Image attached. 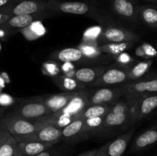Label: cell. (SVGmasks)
<instances>
[{
    "instance_id": "cell-6",
    "label": "cell",
    "mask_w": 157,
    "mask_h": 156,
    "mask_svg": "<svg viewBox=\"0 0 157 156\" xmlns=\"http://www.w3.org/2000/svg\"><path fill=\"white\" fill-rule=\"evenodd\" d=\"M127 102L131 110L132 122L134 124L144 119L156 110L157 93L142 95Z\"/></svg>"
},
{
    "instance_id": "cell-13",
    "label": "cell",
    "mask_w": 157,
    "mask_h": 156,
    "mask_svg": "<svg viewBox=\"0 0 157 156\" xmlns=\"http://www.w3.org/2000/svg\"><path fill=\"white\" fill-rule=\"evenodd\" d=\"M113 13L125 21L136 22L139 20L140 6L136 0H110Z\"/></svg>"
},
{
    "instance_id": "cell-32",
    "label": "cell",
    "mask_w": 157,
    "mask_h": 156,
    "mask_svg": "<svg viewBox=\"0 0 157 156\" xmlns=\"http://www.w3.org/2000/svg\"><path fill=\"white\" fill-rule=\"evenodd\" d=\"M136 54L145 60H149L157 57V50L150 44H144L136 49Z\"/></svg>"
},
{
    "instance_id": "cell-25",
    "label": "cell",
    "mask_w": 157,
    "mask_h": 156,
    "mask_svg": "<svg viewBox=\"0 0 157 156\" xmlns=\"http://www.w3.org/2000/svg\"><path fill=\"white\" fill-rule=\"evenodd\" d=\"M28 41H35L42 37L46 33V29L41 20L35 21L27 27L19 31Z\"/></svg>"
},
{
    "instance_id": "cell-24",
    "label": "cell",
    "mask_w": 157,
    "mask_h": 156,
    "mask_svg": "<svg viewBox=\"0 0 157 156\" xmlns=\"http://www.w3.org/2000/svg\"><path fill=\"white\" fill-rule=\"evenodd\" d=\"M113 105V104H104V105L87 106L78 113V119L106 116Z\"/></svg>"
},
{
    "instance_id": "cell-10",
    "label": "cell",
    "mask_w": 157,
    "mask_h": 156,
    "mask_svg": "<svg viewBox=\"0 0 157 156\" xmlns=\"http://www.w3.org/2000/svg\"><path fill=\"white\" fill-rule=\"evenodd\" d=\"M87 91V106L114 104L123 96L120 87H104Z\"/></svg>"
},
{
    "instance_id": "cell-2",
    "label": "cell",
    "mask_w": 157,
    "mask_h": 156,
    "mask_svg": "<svg viewBox=\"0 0 157 156\" xmlns=\"http://www.w3.org/2000/svg\"><path fill=\"white\" fill-rule=\"evenodd\" d=\"M48 11L53 12L72 14L78 15H90L98 21L104 19L98 9L90 3L85 2L59 1V0H46Z\"/></svg>"
},
{
    "instance_id": "cell-5",
    "label": "cell",
    "mask_w": 157,
    "mask_h": 156,
    "mask_svg": "<svg viewBox=\"0 0 157 156\" xmlns=\"http://www.w3.org/2000/svg\"><path fill=\"white\" fill-rule=\"evenodd\" d=\"M48 11L46 0H16L0 9V12L10 17L15 15H31Z\"/></svg>"
},
{
    "instance_id": "cell-12",
    "label": "cell",
    "mask_w": 157,
    "mask_h": 156,
    "mask_svg": "<svg viewBox=\"0 0 157 156\" xmlns=\"http://www.w3.org/2000/svg\"><path fill=\"white\" fill-rule=\"evenodd\" d=\"M62 134V128L45 125L38 128L34 132L14 137L18 142H54L57 144L61 142V137Z\"/></svg>"
},
{
    "instance_id": "cell-39",
    "label": "cell",
    "mask_w": 157,
    "mask_h": 156,
    "mask_svg": "<svg viewBox=\"0 0 157 156\" xmlns=\"http://www.w3.org/2000/svg\"><path fill=\"white\" fill-rule=\"evenodd\" d=\"M15 1H16V0H0V9L11 4Z\"/></svg>"
},
{
    "instance_id": "cell-36",
    "label": "cell",
    "mask_w": 157,
    "mask_h": 156,
    "mask_svg": "<svg viewBox=\"0 0 157 156\" xmlns=\"http://www.w3.org/2000/svg\"><path fill=\"white\" fill-rule=\"evenodd\" d=\"M61 71L64 72L65 74H67V73H70V72L73 71V70H74V67H73V64H72V63L64 62V64L61 66Z\"/></svg>"
},
{
    "instance_id": "cell-18",
    "label": "cell",
    "mask_w": 157,
    "mask_h": 156,
    "mask_svg": "<svg viewBox=\"0 0 157 156\" xmlns=\"http://www.w3.org/2000/svg\"><path fill=\"white\" fill-rule=\"evenodd\" d=\"M87 95L88 91L86 90L78 91V93L71 99L70 102L58 111L55 112L58 115H71L75 116L78 115L81 110L87 106Z\"/></svg>"
},
{
    "instance_id": "cell-27",
    "label": "cell",
    "mask_w": 157,
    "mask_h": 156,
    "mask_svg": "<svg viewBox=\"0 0 157 156\" xmlns=\"http://www.w3.org/2000/svg\"><path fill=\"white\" fill-rule=\"evenodd\" d=\"M134 43L125 42V43H111V44H105L99 46V49L101 53L108 54L117 56L120 54L124 52V50L131 48Z\"/></svg>"
},
{
    "instance_id": "cell-42",
    "label": "cell",
    "mask_w": 157,
    "mask_h": 156,
    "mask_svg": "<svg viewBox=\"0 0 157 156\" xmlns=\"http://www.w3.org/2000/svg\"><path fill=\"white\" fill-rule=\"evenodd\" d=\"M144 1L150 3H154V4H157V0H144Z\"/></svg>"
},
{
    "instance_id": "cell-7",
    "label": "cell",
    "mask_w": 157,
    "mask_h": 156,
    "mask_svg": "<svg viewBox=\"0 0 157 156\" xmlns=\"http://www.w3.org/2000/svg\"><path fill=\"white\" fill-rule=\"evenodd\" d=\"M140 39L139 35L131 31L123 28L108 25L103 28L102 32L98 39V45L111 43H135Z\"/></svg>"
},
{
    "instance_id": "cell-17",
    "label": "cell",
    "mask_w": 157,
    "mask_h": 156,
    "mask_svg": "<svg viewBox=\"0 0 157 156\" xmlns=\"http://www.w3.org/2000/svg\"><path fill=\"white\" fill-rule=\"evenodd\" d=\"M78 92H64L56 94L44 95L38 97L43 101V102L52 113L64 108L70 102L71 99L78 93Z\"/></svg>"
},
{
    "instance_id": "cell-21",
    "label": "cell",
    "mask_w": 157,
    "mask_h": 156,
    "mask_svg": "<svg viewBox=\"0 0 157 156\" xmlns=\"http://www.w3.org/2000/svg\"><path fill=\"white\" fill-rule=\"evenodd\" d=\"M20 150L25 156H35L43 151L52 148L55 143L41 142H18Z\"/></svg>"
},
{
    "instance_id": "cell-41",
    "label": "cell",
    "mask_w": 157,
    "mask_h": 156,
    "mask_svg": "<svg viewBox=\"0 0 157 156\" xmlns=\"http://www.w3.org/2000/svg\"><path fill=\"white\" fill-rule=\"evenodd\" d=\"M6 109L0 107V119H1V118L5 114H6Z\"/></svg>"
},
{
    "instance_id": "cell-20",
    "label": "cell",
    "mask_w": 157,
    "mask_h": 156,
    "mask_svg": "<svg viewBox=\"0 0 157 156\" xmlns=\"http://www.w3.org/2000/svg\"><path fill=\"white\" fill-rule=\"evenodd\" d=\"M54 84L64 92H76L85 90V85L77 80L75 77L65 75H58L52 77Z\"/></svg>"
},
{
    "instance_id": "cell-34",
    "label": "cell",
    "mask_w": 157,
    "mask_h": 156,
    "mask_svg": "<svg viewBox=\"0 0 157 156\" xmlns=\"http://www.w3.org/2000/svg\"><path fill=\"white\" fill-rule=\"evenodd\" d=\"M116 61L119 63L121 67H130V64L134 61V59L128 53L123 52L116 56Z\"/></svg>"
},
{
    "instance_id": "cell-37",
    "label": "cell",
    "mask_w": 157,
    "mask_h": 156,
    "mask_svg": "<svg viewBox=\"0 0 157 156\" xmlns=\"http://www.w3.org/2000/svg\"><path fill=\"white\" fill-rule=\"evenodd\" d=\"M97 151H98V148H94V149L88 150V151H84V152L81 153L80 154H78V156H95L96 154Z\"/></svg>"
},
{
    "instance_id": "cell-8",
    "label": "cell",
    "mask_w": 157,
    "mask_h": 156,
    "mask_svg": "<svg viewBox=\"0 0 157 156\" xmlns=\"http://www.w3.org/2000/svg\"><path fill=\"white\" fill-rule=\"evenodd\" d=\"M0 119L13 137L30 134L39 128L35 120L24 119L9 113H6Z\"/></svg>"
},
{
    "instance_id": "cell-43",
    "label": "cell",
    "mask_w": 157,
    "mask_h": 156,
    "mask_svg": "<svg viewBox=\"0 0 157 156\" xmlns=\"http://www.w3.org/2000/svg\"><path fill=\"white\" fill-rule=\"evenodd\" d=\"M155 115H156V116H157V109H156V112H155Z\"/></svg>"
},
{
    "instance_id": "cell-38",
    "label": "cell",
    "mask_w": 157,
    "mask_h": 156,
    "mask_svg": "<svg viewBox=\"0 0 157 156\" xmlns=\"http://www.w3.org/2000/svg\"><path fill=\"white\" fill-rule=\"evenodd\" d=\"M11 17L9 16V15H7V14H4L2 13V12H0V26H1L2 24H4L6 21H7Z\"/></svg>"
},
{
    "instance_id": "cell-35",
    "label": "cell",
    "mask_w": 157,
    "mask_h": 156,
    "mask_svg": "<svg viewBox=\"0 0 157 156\" xmlns=\"http://www.w3.org/2000/svg\"><path fill=\"white\" fill-rule=\"evenodd\" d=\"M12 136L5 124L0 119V148L6 143V141Z\"/></svg>"
},
{
    "instance_id": "cell-44",
    "label": "cell",
    "mask_w": 157,
    "mask_h": 156,
    "mask_svg": "<svg viewBox=\"0 0 157 156\" xmlns=\"http://www.w3.org/2000/svg\"><path fill=\"white\" fill-rule=\"evenodd\" d=\"M106 1H110V0H106Z\"/></svg>"
},
{
    "instance_id": "cell-11",
    "label": "cell",
    "mask_w": 157,
    "mask_h": 156,
    "mask_svg": "<svg viewBox=\"0 0 157 156\" xmlns=\"http://www.w3.org/2000/svg\"><path fill=\"white\" fill-rule=\"evenodd\" d=\"M133 133L134 129L132 128L113 140L107 142L98 148L95 156H122L133 138Z\"/></svg>"
},
{
    "instance_id": "cell-15",
    "label": "cell",
    "mask_w": 157,
    "mask_h": 156,
    "mask_svg": "<svg viewBox=\"0 0 157 156\" xmlns=\"http://www.w3.org/2000/svg\"><path fill=\"white\" fill-rule=\"evenodd\" d=\"M54 12L51 11L41 12L38 13L31 14V15H15L12 16L7 21L2 24L0 28L6 29V30H21L24 28L27 27L32 24L33 21L41 20V18H47V17L53 15Z\"/></svg>"
},
{
    "instance_id": "cell-4",
    "label": "cell",
    "mask_w": 157,
    "mask_h": 156,
    "mask_svg": "<svg viewBox=\"0 0 157 156\" xmlns=\"http://www.w3.org/2000/svg\"><path fill=\"white\" fill-rule=\"evenodd\" d=\"M8 113L18 116L24 119L35 120L51 114L52 113L43 102V101L38 96H37L32 99H25L21 101L12 111Z\"/></svg>"
},
{
    "instance_id": "cell-9",
    "label": "cell",
    "mask_w": 157,
    "mask_h": 156,
    "mask_svg": "<svg viewBox=\"0 0 157 156\" xmlns=\"http://www.w3.org/2000/svg\"><path fill=\"white\" fill-rule=\"evenodd\" d=\"M128 68L129 67H121V65L108 68L106 67L92 86L96 87H104L118 84H121V86L124 85L130 81L128 75Z\"/></svg>"
},
{
    "instance_id": "cell-22",
    "label": "cell",
    "mask_w": 157,
    "mask_h": 156,
    "mask_svg": "<svg viewBox=\"0 0 157 156\" xmlns=\"http://www.w3.org/2000/svg\"><path fill=\"white\" fill-rule=\"evenodd\" d=\"M51 58L61 62H76L84 58L78 47H67L51 54Z\"/></svg>"
},
{
    "instance_id": "cell-31",
    "label": "cell",
    "mask_w": 157,
    "mask_h": 156,
    "mask_svg": "<svg viewBox=\"0 0 157 156\" xmlns=\"http://www.w3.org/2000/svg\"><path fill=\"white\" fill-rule=\"evenodd\" d=\"M102 30L103 28L101 26H93V27L89 28L84 32L82 41L98 44V39L101 36Z\"/></svg>"
},
{
    "instance_id": "cell-23",
    "label": "cell",
    "mask_w": 157,
    "mask_h": 156,
    "mask_svg": "<svg viewBox=\"0 0 157 156\" xmlns=\"http://www.w3.org/2000/svg\"><path fill=\"white\" fill-rule=\"evenodd\" d=\"M138 17L147 26L157 29V7L153 5H144L139 8Z\"/></svg>"
},
{
    "instance_id": "cell-33",
    "label": "cell",
    "mask_w": 157,
    "mask_h": 156,
    "mask_svg": "<svg viewBox=\"0 0 157 156\" xmlns=\"http://www.w3.org/2000/svg\"><path fill=\"white\" fill-rule=\"evenodd\" d=\"M42 69L44 73L48 74V76H55L60 74L61 70V67L58 65V64L55 62V61H47L44 63L42 66Z\"/></svg>"
},
{
    "instance_id": "cell-3",
    "label": "cell",
    "mask_w": 157,
    "mask_h": 156,
    "mask_svg": "<svg viewBox=\"0 0 157 156\" xmlns=\"http://www.w3.org/2000/svg\"><path fill=\"white\" fill-rule=\"evenodd\" d=\"M120 88L127 102H130L142 95L157 93V73L145 75L136 80L124 84Z\"/></svg>"
},
{
    "instance_id": "cell-40",
    "label": "cell",
    "mask_w": 157,
    "mask_h": 156,
    "mask_svg": "<svg viewBox=\"0 0 157 156\" xmlns=\"http://www.w3.org/2000/svg\"><path fill=\"white\" fill-rule=\"evenodd\" d=\"M54 155V153L53 151H51V148L48 150H46V151H43V152L40 153V154H37L35 156H53Z\"/></svg>"
},
{
    "instance_id": "cell-28",
    "label": "cell",
    "mask_w": 157,
    "mask_h": 156,
    "mask_svg": "<svg viewBox=\"0 0 157 156\" xmlns=\"http://www.w3.org/2000/svg\"><path fill=\"white\" fill-rule=\"evenodd\" d=\"M0 156H25L20 150L18 143L13 136H11L0 148Z\"/></svg>"
},
{
    "instance_id": "cell-16",
    "label": "cell",
    "mask_w": 157,
    "mask_h": 156,
    "mask_svg": "<svg viewBox=\"0 0 157 156\" xmlns=\"http://www.w3.org/2000/svg\"><path fill=\"white\" fill-rule=\"evenodd\" d=\"M157 142V121L138 135L130 145L131 152H139L147 149Z\"/></svg>"
},
{
    "instance_id": "cell-19",
    "label": "cell",
    "mask_w": 157,
    "mask_h": 156,
    "mask_svg": "<svg viewBox=\"0 0 157 156\" xmlns=\"http://www.w3.org/2000/svg\"><path fill=\"white\" fill-rule=\"evenodd\" d=\"M105 67H84L75 70V78L81 84L92 85L98 79L105 69Z\"/></svg>"
},
{
    "instance_id": "cell-1",
    "label": "cell",
    "mask_w": 157,
    "mask_h": 156,
    "mask_svg": "<svg viewBox=\"0 0 157 156\" xmlns=\"http://www.w3.org/2000/svg\"><path fill=\"white\" fill-rule=\"evenodd\" d=\"M133 125L131 110L127 101H117L111 106L104 117V122L97 136H108L117 129H126Z\"/></svg>"
},
{
    "instance_id": "cell-30",
    "label": "cell",
    "mask_w": 157,
    "mask_h": 156,
    "mask_svg": "<svg viewBox=\"0 0 157 156\" xmlns=\"http://www.w3.org/2000/svg\"><path fill=\"white\" fill-rule=\"evenodd\" d=\"M78 48L82 52L84 58H97L102 54L97 43L82 41L78 46Z\"/></svg>"
},
{
    "instance_id": "cell-14",
    "label": "cell",
    "mask_w": 157,
    "mask_h": 156,
    "mask_svg": "<svg viewBox=\"0 0 157 156\" xmlns=\"http://www.w3.org/2000/svg\"><path fill=\"white\" fill-rule=\"evenodd\" d=\"M90 135L84 129L82 119H77L62 128L61 142L67 144H75L83 140H87Z\"/></svg>"
},
{
    "instance_id": "cell-29",
    "label": "cell",
    "mask_w": 157,
    "mask_h": 156,
    "mask_svg": "<svg viewBox=\"0 0 157 156\" xmlns=\"http://www.w3.org/2000/svg\"><path fill=\"white\" fill-rule=\"evenodd\" d=\"M104 116H99V117H93L89 119H84V125L85 131L90 135V136H95L98 135L101 129V126L104 122Z\"/></svg>"
},
{
    "instance_id": "cell-26",
    "label": "cell",
    "mask_w": 157,
    "mask_h": 156,
    "mask_svg": "<svg viewBox=\"0 0 157 156\" xmlns=\"http://www.w3.org/2000/svg\"><path fill=\"white\" fill-rule=\"evenodd\" d=\"M153 59L144 60L140 61L137 64L133 66H130L128 68V75L130 81L136 80L142 78L149 71L150 68L153 64Z\"/></svg>"
}]
</instances>
